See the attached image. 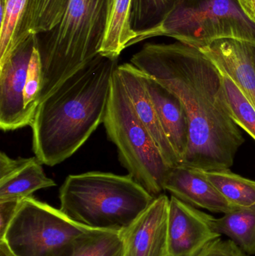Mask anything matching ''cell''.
<instances>
[{
  "instance_id": "cell-20",
  "label": "cell",
  "mask_w": 255,
  "mask_h": 256,
  "mask_svg": "<svg viewBox=\"0 0 255 256\" xmlns=\"http://www.w3.org/2000/svg\"><path fill=\"white\" fill-rule=\"evenodd\" d=\"M68 0H29L24 20L22 40L31 34L52 31L59 24Z\"/></svg>"
},
{
  "instance_id": "cell-21",
  "label": "cell",
  "mask_w": 255,
  "mask_h": 256,
  "mask_svg": "<svg viewBox=\"0 0 255 256\" xmlns=\"http://www.w3.org/2000/svg\"><path fill=\"white\" fill-rule=\"evenodd\" d=\"M210 182L237 208L255 204V182L229 170L205 171Z\"/></svg>"
},
{
  "instance_id": "cell-6",
  "label": "cell",
  "mask_w": 255,
  "mask_h": 256,
  "mask_svg": "<svg viewBox=\"0 0 255 256\" xmlns=\"http://www.w3.org/2000/svg\"><path fill=\"white\" fill-rule=\"evenodd\" d=\"M103 123L128 174L154 198L161 195L171 168L136 116L117 68Z\"/></svg>"
},
{
  "instance_id": "cell-30",
  "label": "cell",
  "mask_w": 255,
  "mask_h": 256,
  "mask_svg": "<svg viewBox=\"0 0 255 256\" xmlns=\"http://www.w3.org/2000/svg\"><path fill=\"white\" fill-rule=\"evenodd\" d=\"M252 50H253V62H254V66L255 68V44H253L252 46Z\"/></svg>"
},
{
  "instance_id": "cell-29",
  "label": "cell",
  "mask_w": 255,
  "mask_h": 256,
  "mask_svg": "<svg viewBox=\"0 0 255 256\" xmlns=\"http://www.w3.org/2000/svg\"><path fill=\"white\" fill-rule=\"evenodd\" d=\"M214 242V240H213ZM213 242H210V243L207 244L205 246L201 248L200 249L198 250L195 251V252H192V254H187V255H183V256H203L205 255L206 251L208 250V248H209L210 245Z\"/></svg>"
},
{
  "instance_id": "cell-19",
  "label": "cell",
  "mask_w": 255,
  "mask_h": 256,
  "mask_svg": "<svg viewBox=\"0 0 255 256\" xmlns=\"http://www.w3.org/2000/svg\"><path fill=\"white\" fill-rule=\"evenodd\" d=\"M28 2L29 0H0V62L23 42L22 28Z\"/></svg>"
},
{
  "instance_id": "cell-7",
  "label": "cell",
  "mask_w": 255,
  "mask_h": 256,
  "mask_svg": "<svg viewBox=\"0 0 255 256\" xmlns=\"http://www.w3.org/2000/svg\"><path fill=\"white\" fill-rule=\"evenodd\" d=\"M94 230L29 196L21 201L0 240L17 256H58L73 239Z\"/></svg>"
},
{
  "instance_id": "cell-24",
  "label": "cell",
  "mask_w": 255,
  "mask_h": 256,
  "mask_svg": "<svg viewBox=\"0 0 255 256\" xmlns=\"http://www.w3.org/2000/svg\"><path fill=\"white\" fill-rule=\"evenodd\" d=\"M43 86V72L41 60L37 44L33 50L27 72L26 81L24 88V108L25 115L31 126L37 106L40 104Z\"/></svg>"
},
{
  "instance_id": "cell-2",
  "label": "cell",
  "mask_w": 255,
  "mask_h": 256,
  "mask_svg": "<svg viewBox=\"0 0 255 256\" xmlns=\"http://www.w3.org/2000/svg\"><path fill=\"white\" fill-rule=\"evenodd\" d=\"M118 58L99 55L40 102L31 122L32 149L54 166L76 153L103 122Z\"/></svg>"
},
{
  "instance_id": "cell-28",
  "label": "cell",
  "mask_w": 255,
  "mask_h": 256,
  "mask_svg": "<svg viewBox=\"0 0 255 256\" xmlns=\"http://www.w3.org/2000/svg\"><path fill=\"white\" fill-rule=\"evenodd\" d=\"M0 256H17L9 248L4 240H0Z\"/></svg>"
},
{
  "instance_id": "cell-14",
  "label": "cell",
  "mask_w": 255,
  "mask_h": 256,
  "mask_svg": "<svg viewBox=\"0 0 255 256\" xmlns=\"http://www.w3.org/2000/svg\"><path fill=\"white\" fill-rule=\"evenodd\" d=\"M36 158L13 159L0 154V202L22 201L39 190L56 186Z\"/></svg>"
},
{
  "instance_id": "cell-16",
  "label": "cell",
  "mask_w": 255,
  "mask_h": 256,
  "mask_svg": "<svg viewBox=\"0 0 255 256\" xmlns=\"http://www.w3.org/2000/svg\"><path fill=\"white\" fill-rule=\"evenodd\" d=\"M133 0H107L106 21L100 55L118 58L137 38L132 26Z\"/></svg>"
},
{
  "instance_id": "cell-25",
  "label": "cell",
  "mask_w": 255,
  "mask_h": 256,
  "mask_svg": "<svg viewBox=\"0 0 255 256\" xmlns=\"http://www.w3.org/2000/svg\"><path fill=\"white\" fill-rule=\"evenodd\" d=\"M203 256H247L231 239L223 240L221 238L211 243Z\"/></svg>"
},
{
  "instance_id": "cell-17",
  "label": "cell",
  "mask_w": 255,
  "mask_h": 256,
  "mask_svg": "<svg viewBox=\"0 0 255 256\" xmlns=\"http://www.w3.org/2000/svg\"><path fill=\"white\" fill-rule=\"evenodd\" d=\"M214 228L220 236L229 237L246 254L255 255V204L216 218Z\"/></svg>"
},
{
  "instance_id": "cell-15",
  "label": "cell",
  "mask_w": 255,
  "mask_h": 256,
  "mask_svg": "<svg viewBox=\"0 0 255 256\" xmlns=\"http://www.w3.org/2000/svg\"><path fill=\"white\" fill-rule=\"evenodd\" d=\"M142 75L145 88L181 165L188 148L190 135L188 120L182 102L175 93L154 78L142 72Z\"/></svg>"
},
{
  "instance_id": "cell-8",
  "label": "cell",
  "mask_w": 255,
  "mask_h": 256,
  "mask_svg": "<svg viewBox=\"0 0 255 256\" xmlns=\"http://www.w3.org/2000/svg\"><path fill=\"white\" fill-rule=\"evenodd\" d=\"M37 42V36L31 34L0 62V128L4 132L30 126L24 108V88Z\"/></svg>"
},
{
  "instance_id": "cell-27",
  "label": "cell",
  "mask_w": 255,
  "mask_h": 256,
  "mask_svg": "<svg viewBox=\"0 0 255 256\" xmlns=\"http://www.w3.org/2000/svg\"><path fill=\"white\" fill-rule=\"evenodd\" d=\"M246 16L255 24V0H237Z\"/></svg>"
},
{
  "instance_id": "cell-5",
  "label": "cell",
  "mask_w": 255,
  "mask_h": 256,
  "mask_svg": "<svg viewBox=\"0 0 255 256\" xmlns=\"http://www.w3.org/2000/svg\"><path fill=\"white\" fill-rule=\"evenodd\" d=\"M136 33L132 45L157 36L172 38L198 49L223 38L255 44V24L237 0H178L158 24Z\"/></svg>"
},
{
  "instance_id": "cell-4",
  "label": "cell",
  "mask_w": 255,
  "mask_h": 256,
  "mask_svg": "<svg viewBox=\"0 0 255 256\" xmlns=\"http://www.w3.org/2000/svg\"><path fill=\"white\" fill-rule=\"evenodd\" d=\"M107 0H68L58 25L37 36L43 86L40 102L100 55Z\"/></svg>"
},
{
  "instance_id": "cell-9",
  "label": "cell",
  "mask_w": 255,
  "mask_h": 256,
  "mask_svg": "<svg viewBox=\"0 0 255 256\" xmlns=\"http://www.w3.org/2000/svg\"><path fill=\"white\" fill-rule=\"evenodd\" d=\"M170 198L164 194L130 225L120 231L123 256H169V210Z\"/></svg>"
},
{
  "instance_id": "cell-22",
  "label": "cell",
  "mask_w": 255,
  "mask_h": 256,
  "mask_svg": "<svg viewBox=\"0 0 255 256\" xmlns=\"http://www.w3.org/2000/svg\"><path fill=\"white\" fill-rule=\"evenodd\" d=\"M221 74L226 102L232 120L238 124V127L244 130L255 141L254 106L229 76L223 72Z\"/></svg>"
},
{
  "instance_id": "cell-11",
  "label": "cell",
  "mask_w": 255,
  "mask_h": 256,
  "mask_svg": "<svg viewBox=\"0 0 255 256\" xmlns=\"http://www.w3.org/2000/svg\"><path fill=\"white\" fill-rule=\"evenodd\" d=\"M132 106L141 123L146 128L170 168L180 166L179 160L162 126L155 106L142 80V72L131 63L117 67Z\"/></svg>"
},
{
  "instance_id": "cell-26",
  "label": "cell",
  "mask_w": 255,
  "mask_h": 256,
  "mask_svg": "<svg viewBox=\"0 0 255 256\" xmlns=\"http://www.w3.org/2000/svg\"><path fill=\"white\" fill-rule=\"evenodd\" d=\"M21 201L0 202V238L3 237Z\"/></svg>"
},
{
  "instance_id": "cell-3",
  "label": "cell",
  "mask_w": 255,
  "mask_h": 256,
  "mask_svg": "<svg viewBox=\"0 0 255 256\" xmlns=\"http://www.w3.org/2000/svg\"><path fill=\"white\" fill-rule=\"evenodd\" d=\"M154 197L130 174L89 172L67 176L59 190L60 210L94 230L121 231Z\"/></svg>"
},
{
  "instance_id": "cell-12",
  "label": "cell",
  "mask_w": 255,
  "mask_h": 256,
  "mask_svg": "<svg viewBox=\"0 0 255 256\" xmlns=\"http://www.w3.org/2000/svg\"><path fill=\"white\" fill-rule=\"evenodd\" d=\"M164 190L193 207L214 213L225 214L238 209L210 182L205 171L198 168L184 166L171 168L165 180Z\"/></svg>"
},
{
  "instance_id": "cell-18",
  "label": "cell",
  "mask_w": 255,
  "mask_h": 256,
  "mask_svg": "<svg viewBox=\"0 0 255 256\" xmlns=\"http://www.w3.org/2000/svg\"><path fill=\"white\" fill-rule=\"evenodd\" d=\"M120 232L94 230L67 244L58 256H123Z\"/></svg>"
},
{
  "instance_id": "cell-10",
  "label": "cell",
  "mask_w": 255,
  "mask_h": 256,
  "mask_svg": "<svg viewBox=\"0 0 255 256\" xmlns=\"http://www.w3.org/2000/svg\"><path fill=\"white\" fill-rule=\"evenodd\" d=\"M215 219L172 196L168 224L169 255L192 254L221 238L214 228Z\"/></svg>"
},
{
  "instance_id": "cell-23",
  "label": "cell",
  "mask_w": 255,
  "mask_h": 256,
  "mask_svg": "<svg viewBox=\"0 0 255 256\" xmlns=\"http://www.w3.org/2000/svg\"><path fill=\"white\" fill-rule=\"evenodd\" d=\"M178 0H133L131 22L135 31L154 26L172 10Z\"/></svg>"
},
{
  "instance_id": "cell-13",
  "label": "cell",
  "mask_w": 255,
  "mask_h": 256,
  "mask_svg": "<svg viewBox=\"0 0 255 256\" xmlns=\"http://www.w3.org/2000/svg\"><path fill=\"white\" fill-rule=\"evenodd\" d=\"M252 46L253 43L245 40L223 38L199 50L236 84L255 108V68Z\"/></svg>"
},
{
  "instance_id": "cell-1",
  "label": "cell",
  "mask_w": 255,
  "mask_h": 256,
  "mask_svg": "<svg viewBox=\"0 0 255 256\" xmlns=\"http://www.w3.org/2000/svg\"><path fill=\"white\" fill-rule=\"evenodd\" d=\"M130 63L175 93L189 123L181 165L203 171L229 170L244 143L231 116L221 72L200 50L181 42L147 43Z\"/></svg>"
}]
</instances>
